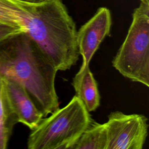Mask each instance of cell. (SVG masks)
Listing matches in <instances>:
<instances>
[{
  "instance_id": "6da1fadb",
  "label": "cell",
  "mask_w": 149,
  "mask_h": 149,
  "mask_svg": "<svg viewBox=\"0 0 149 149\" xmlns=\"http://www.w3.org/2000/svg\"><path fill=\"white\" fill-rule=\"evenodd\" d=\"M57 71L25 33L14 34L0 42V78L22 85L43 117L59 108L55 87Z\"/></svg>"
},
{
  "instance_id": "7a4b0ae2",
  "label": "cell",
  "mask_w": 149,
  "mask_h": 149,
  "mask_svg": "<svg viewBox=\"0 0 149 149\" xmlns=\"http://www.w3.org/2000/svg\"><path fill=\"white\" fill-rule=\"evenodd\" d=\"M45 117L27 140L29 149H69L91 118L81 100L74 95L62 108Z\"/></svg>"
},
{
  "instance_id": "3957f363",
  "label": "cell",
  "mask_w": 149,
  "mask_h": 149,
  "mask_svg": "<svg viewBox=\"0 0 149 149\" xmlns=\"http://www.w3.org/2000/svg\"><path fill=\"white\" fill-rule=\"evenodd\" d=\"M112 66L125 77L149 86V5L141 2L134 10Z\"/></svg>"
},
{
  "instance_id": "277c9868",
  "label": "cell",
  "mask_w": 149,
  "mask_h": 149,
  "mask_svg": "<svg viewBox=\"0 0 149 149\" xmlns=\"http://www.w3.org/2000/svg\"><path fill=\"white\" fill-rule=\"evenodd\" d=\"M147 120L141 114L111 112L105 123L106 149H142L148 134Z\"/></svg>"
},
{
  "instance_id": "5b68a950",
  "label": "cell",
  "mask_w": 149,
  "mask_h": 149,
  "mask_svg": "<svg viewBox=\"0 0 149 149\" xmlns=\"http://www.w3.org/2000/svg\"><path fill=\"white\" fill-rule=\"evenodd\" d=\"M112 17L105 7L98 9L94 15L77 31V44L82 63L79 70L89 66L90 62L101 42L110 33Z\"/></svg>"
},
{
  "instance_id": "8992f818",
  "label": "cell",
  "mask_w": 149,
  "mask_h": 149,
  "mask_svg": "<svg viewBox=\"0 0 149 149\" xmlns=\"http://www.w3.org/2000/svg\"><path fill=\"white\" fill-rule=\"evenodd\" d=\"M1 79L9 105L17 122L31 130L34 129L43 118L42 114L22 85L12 80Z\"/></svg>"
},
{
  "instance_id": "52a82bcc",
  "label": "cell",
  "mask_w": 149,
  "mask_h": 149,
  "mask_svg": "<svg viewBox=\"0 0 149 149\" xmlns=\"http://www.w3.org/2000/svg\"><path fill=\"white\" fill-rule=\"evenodd\" d=\"M72 85L76 95L82 102L88 112L95 111L100 103L98 86L89 66L79 70L73 79Z\"/></svg>"
},
{
  "instance_id": "ba28073f",
  "label": "cell",
  "mask_w": 149,
  "mask_h": 149,
  "mask_svg": "<svg viewBox=\"0 0 149 149\" xmlns=\"http://www.w3.org/2000/svg\"><path fill=\"white\" fill-rule=\"evenodd\" d=\"M107 130L105 123L91 120L90 123L69 149H106Z\"/></svg>"
},
{
  "instance_id": "9c48e42d",
  "label": "cell",
  "mask_w": 149,
  "mask_h": 149,
  "mask_svg": "<svg viewBox=\"0 0 149 149\" xmlns=\"http://www.w3.org/2000/svg\"><path fill=\"white\" fill-rule=\"evenodd\" d=\"M17 120L10 108L0 78V149H5Z\"/></svg>"
},
{
  "instance_id": "30bf717a",
  "label": "cell",
  "mask_w": 149,
  "mask_h": 149,
  "mask_svg": "<svg viewBox=\"0 0 149 149\" xmlns=\"http://www.w3.org/2000/svg\"><path fill=\"white\" fill-rule=\"evenodd\" d=\"M22 32L17 27H15L0 22V42L14 34Z\"/></svg>"
},
{
  "instance_id": "8fae6325",
  "label": "cell",
  "mask_w": 149,
  "mask_h": 149,
  "mask_svg": "<svg viewBox=\"0 0 149 149\" xmlns=\"http://www.w3.org/2000/svg\"><path fill=\"white\" fill-rule=\"evenodd\" d=\"M18 1L29 3H33V4H38V3H42L44 2H47L48 1H49L51 0H17Z\"/></svg>"
},
{
  "instance_id": "7c38bea8",
  "label": "cell",
  "mask_w": 149,
  "mask_h": 149,
  "mask_svg": "<svg viewBox=\"0 0 149 149\" xmlns=\"http://www.w3.org/2000/svg\"><path fill=\"white\" fill-rule=\"evenodd\" d=\"M141 2L145 3L146 5H149V0H140Z\"/></svg>"
}]
</instances>
